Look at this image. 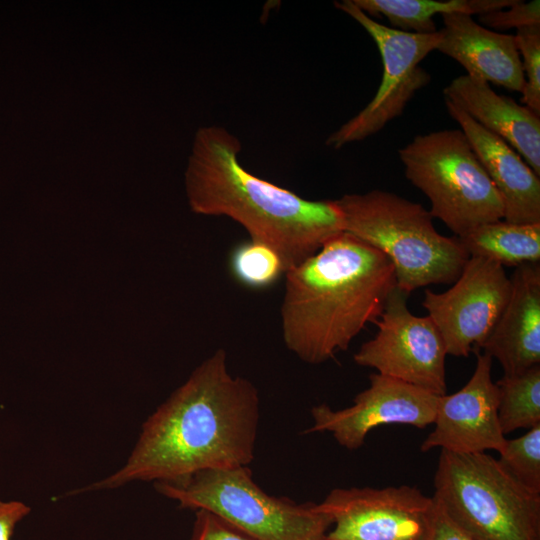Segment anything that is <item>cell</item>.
Masks as SVG:
<instances>
[{
	"label": "cell",
	"mask_w": 540,
	"mask_h": 540,
	"mask_svg": "<svg viewBox=\"0 0 540 540\" xmlns=\"http://www.w3.org/2000/svg\"><path fill=\"white\" fill-rule=\"evenodd\" d=\"M514 36L525 78L521 102L540 116V25L519 28Z\"/></svg>",
	"instance_id": "23"
},
{
	"label": "cell",
	"mask_w": 540,
	"mask_h": 540,
	"mask_svg": "<svg viewBox=\"0 0 540 540\" xmlns=\"http://www.w3.org/2000/svg\"><path fill=\"white\" fill-rule=\"evenodd\" d=\"M240 150L238 138L223 127L197 131L185 173L195 213L239 223L251 241L277 253L284 274L344 232L334 200H307L252 175L238 161Z\"/></svg>",
	"instance_id": "2"
},
{
	"label": "cell",
	"mask_w": 540,
	"mask_h": 540,
	"mask_svg": "<svg viewBox=\"0 0 540 540\" xmlns=\"http://www.w3.org/2000/svg\"><path fill=\"white\" fill-rule=\"evenodd\" d=\"M369 380V387L358 393L349 407H312L313 425L306 432H329L339 445L356 450L376 427L404 424L423 429L433 424L438 395L378 373L371 374Z\"/></svg>",
	"instance_id": "12"
},
{
	"label": "cell",
	"mask_w": 540,
	"mask_h": 540,
	"mask_svg": "<svg viewBox=\"0 0 540 540\" xmlns=\"http://www.w3.org/2000/svg\"><path fill=\"white\" fill-rule=\"evenodd\" d=\"M458 239L469 257L486 258L503 267L540 260V222L512 223L502 219L482 224Z\"/></svg>",
	"instance_id": "19"
},
{
	"label": "cell",
	"mask_w": 540,
	"mask_h": 540,
	"mask_svg": "<svg viewBox=\"0 0 540 540\" xmlns=\"http://www.w3.org/2000/svg\"><path fill=\"white\" fill-rule=\"evenodd\" d=\"M335 6L351 16L371 36L383 64L382 80L373 99L327 138L328 146L339 149L376 134L403 113L414 94L431 80L430 74L419 63L436 50L441 33L438 30L431 34H418L385 26L360 10L352 0L335 2Z\"/></svg>",
	"instance_id": "8"
},
{
	"label": "cell",
	"mask_w": 540,
	"mask_h": 540,
	"mask_svg": "<svg viewBox=\"0 0 540 540\" xmlns=\"http://www.w3.org/2000/svg\"><path fill=\"white\" fill-rule=\"evenodd\" d=\"M444 27L436 50L475 76L522 93L525 78L514 35L488 29L462 13L442 15Z\"/></svg>",
	"instance_id": "16"
},
{
	"label": "cell",
	"mask_w": 540,
	"mask_h": 540,
	"mask_svg": "<svg viewBox=\"0 0 540 540\" xmlns=\"http://www.w3.org/2000/svg\"><path fill=\"white\" fill-rule=\"evenodd\" d=\"M191 540H258L220 516L196 510Z\"/></svg>",
	"instance_id": "25"
},
{
	"label": "cell",
	"mask_w": 540,
	"mask_h": 540,
	"mask_svg": "<svg viewBox=\"0 0 540 540\" xmlns=\"http://www.w3.org/2000/svg\"><path fill=\"white\" fill-rule=\"evenodd\" d=\"M332 519L323 540H423L435 500L417 487L335 488L318 503Z\"/></svg>",
	"instance_id": "11"
},
{
	"label": "cell",
	"mask_w": 540,
	"mask_h": 540,
	"mask_svg": "<svg viewBox=\"0 0 540 540\" xmlns=\"http://www.w3.org/2000/svg\"><path fill=\"white\" fill-rule=\"evenodd\" d=\"M499 463L521 485L540 495V424L515 439H506Z\"/></svg>",
	"instance_id": "21"
},
{
	"label": "cell",
	"mask_w": 540,
	"mask_h": 540,
	"mask_svg": "<svg viewBox=\"0 0 540 540\" xmlns=\"http://www.w3.org/2000/svg\"><path fill=\"white\" fill-rule=\"evenodd\" d=\"M334 202L344 232L383 253L394 267L397 288L407 295L454 283L469 259L458 237L437 232L420 203L380 189L345 194Z\"/></svg>",
	"instance_id": "4"
},
{
	"label": "cell",
	"mask_w": 540,
	"mask_h": 540,
	"mask_svg": "<svg viewBox=\"0 0 540 540\" xmlns=\"http://www.w3.org/2000/svg\"><path fill=\"white\" fill-rule=\"evenodd\" d=\"M154 486L179 507L212 512L258 540H323L332 526L317 503L266 493L248 466L204 470Z\"/></svg>",
	"instance_id": "6"
},
{
	"label": "cell",
	"mask_w": 540,
	"mask_h": 540,
	"mask_svg": "<svg viewBox=\"0 0 540 540\" xmlns=\"http://www.w3.org/2000/svg\"><path fill=\"white\" fill-rule=\"evenodd\" d=\"M433 498L474 540H540V495L486 452L441 450Z\"/></svg>",
	"instance_id": "5"
},
{
	"label": "cell",
	"mask_w": 540,
	"mask_h": 540,
	"mask_svg": "<svg viewBox=\"0 0 540 540\" xmlns=\"http://www.w3.org/2000/svg\"><path fill=\"white\" fill-rule=\"evenodd\" d=\"M231 269L238 281L252 288L270 286L284 274L277 253L270 247L251 240L234 250Z\"/></svg>",
	"instance_id": "22"
},
{
	"label": "cell",
	"mask_w": 540,
	"mask_h": 540,
	"mask_svg": "<svg viewBox=\"0 0 540 540\" xmlns=\"http://www.w3.org/2000/svg\"><path fill=\"white\" fill-rule=\"evenodd\" d=\"M480 25L496 30H516L526 26L540 25V1L519 0L511 7L478 16ZM485 27V28H486ZM488 28V29H489Z\"/></svg>",
	"instance_id": "24"
},
{
	"label": "cell",
	"mask_w": 540,
	"mask_h": 540,
	"mask_svg": "<svg viewBox=\"0 0 540 540\" xmlns=\"http://www.w3.org/2000/svg\"><path fill=\"white\" fill-rule=\"evenodd\" d=\"M519 0H352L368 16L386 17L394 29L418 34L438 30L433 21L437 14L462 13L483 15L513 6Z\"/></svg>",
	"instance_id": "18"
},
{
	"label": "cell",
	"mask_w": 540,
	"mask_h": 540,
	"mask_svg": "<svg viewBox=\"0 0 540 540\" xmlns=\"http://www.w3.org/2000/svg\"><path fill=\"white\" fill-rule=\"evenodd\" d=\"M30 511L31 508L22 501L0 500V540H11L16 526Z\"/></svg>",
	"instance_id": "27"
},
{
	"label": "cell",
	"mask_w": 540,
	"mask_h": 540,
	"mask_svg": "<svg viewBox=\"0 0 540 540\" xmlns=\"http://www.w3.org/2000/svg\"><path fill=\"white\" fill-rule=\"evenodd\" d=\"M508 301L481 349L505 376L540 365V265L515 267Z\"/></svg>",
	"instance_id": "15"
},
{
	"label": "cell",
	"mask_w": 540,
	"mask_h": 540,
	"mask_svg": "<svg viewBox=\"0 0 540 540\" xmlns=\"http://www.w3.org/2000/svg\"><path fill=\"white\" fill-rule=\"evenodd\" d=\"M477 362L469 381L457 392L439 396L434 429L420 446L471 454L499 452L506 438L498 419V388L491 377L492 358L475 351Z\"/></svg>",
	"instance_id": "13"
},
{
	"label": "cell",
	"mask_w": 540,
	"mask_h": 540,
	"mask_svg": "<svg viewBox=\"0 0 540 540\" xmlns=\"http://www.w3.org/2000/svg\"><path fill=\"white\" fill-rule=\"evenodd\" d=\"M443 94L475 122L508 143L540 176V116L513 98L497 94L485 80L461 75Z\"/></svg>",
	"instance_id": "17"
},
{
	"label": "cell",
	"mask_w": 540,
	"mask_h": 540,
	"mask_svg": "<svg viewBox=\"0 0 540 540\" xmlns=\"http://www.w3.org/2000/svg\"><path fill=\"white\" fill-rule=\"evenodd\" d=\"M435 500V499H434ZM423 540H474L458 527L435 500L433 518Z\"/></svg>",
	"instance_id": "26"
},
{
	"label": "cell",
	"mask_w": 540,
	"mask_h": 540,
	"mask_svg": "<svg viewBox=\"0 0 540 540\" xmlns=\"http://www.w3.org/2000/svg\"><path fill=\"white\" fill-rule=\"evenodd\" d=\"M498 419L504 435L540 424V365L496 382Z\"/></svg>",
	"instance_id": "20"
},
{
	"label": "cell",
	"mask_w": 540,
	"mask_h": 540,
	"mask_svg": "<svg viewBox=\"0 0 540 540\" xmlns=\"http://www.w3.org/2000/svg\"><path fill=\"white\" fill-rule=\"evenodd\" d=\"M399 158L406 178L430 201V214L457 237L502 220L501 197L461 129L417 135Z\"/></svg>",
	"instance_id": "7"
},
{
	"label": "cell",
	"mask_w": 540,
	"mask_h": 540,
	"mask_svg": "<svg viewBox=\"0 0 540 540\" xmlns=\"http://www.w3.org/2000/svg\"><path fill=\"white\" fill-rule=\"evenodd\" d=\"M504 267L482 257H469L448 290H425L422 305L438 329L447 355L467 357L479 351L510 295Z\"/></svg>",
	"instance_id": "10"
},
{
	"label": "cell",
	"mask_w": 540,
	"mask_h": 540,
	"mask_svg": "<svg viewBox=\"0 0 540 540\" xmlns=\"http://www.w3.org/2000/svg\"><path fill=\"white\" fill-rule=\"evenodd\" d=\"M258 422L256 387L233 376L226 352L218 349L147 418L121 468L70 494L248 466L254 459Z\"/></svg>",
	"instance_id": "1"
},
{
	"label": "cell",
	"mask_w": 540,
	"mask_h": 540,
	"mask_svg": "<svg viewBox=\"0 0 540 540\" xmlns=\"http://www.w3.org/2000/svg\"><path fill=\"white\" fill-rule=\"evenodd\" d=\"M408 295L396 288L389 295L377 334L361 345L353 359L378 374L416 386L435 395L446 394L443 339L429 316H416Z\"/></svg>",
	"instance_id": "9"
},
{
	"label": "cell",
	"mask_w": 540,
	"mask_h": 540,
	"mask_svg": "<svg viewBox=\"0 0 540 540\" xmlns=\"http://www.w3.org/2000/svg\"><path fill=\"white\" fill-rule=\"evenodd\" d=\"M285 276L283 341L309 364L347 350L368 323L380 318L396 288L390 260L346 232L329 239Z\"/></svg>",
	"instance_id": "3"
},
{
	"label": "cell",
	"mask_w": 540,
	"mask_h": 540,
	"mask_svg": "<svg viewBox=\"0 0 540 540\" xmlns=\"http://www.w3.org/2000/svg\"><path fill=\"white\" fill-rule=\"evenodd\" d=\"M449 115L460 125L479 162L498 191L503 220L540 222V179L504 140L483 128L458 106L445 99Z\"/></svg>",
	"instance_id": "14"
}]
</instances>
